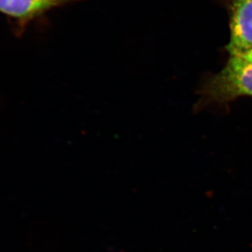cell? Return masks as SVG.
Masks as SVG:
<instances>
[{
  "instance_id": "cell-3",
  "label": "cell",
  "mask_w": 252,
  "mask_h": 252,
  "mask_svg": "<svg viewBox=\"0 0 252 252\" xmlns=\"http://www.w3.org/2000/svg\"><path fill=\"white\" fill-rule=\"evenodd\" d=\"M67 0H0V12L12 17H29Z\"/></svg>"
},
{
  "instance_id": "cell-1",
  "label": "cell",
  "mask_w": 252,
  "mask_h": 252,
  "mask_svg": "<svg viewBox=\"0 0 252 252\" xmlns=\"http://www.w3.org/2000/svg\"><path fill=\"white\" fill-rule=\"evenodd\" d=\"M199 106L225 104L243 96L252 97V62L230 56L223 70L201 85Z\"/></svg>"
},
{
  "instance_id": "cell-4",
  "label": "cell",
  "mask_w": 252,
  "mask_h": 252,
  "mask_svg": "<svg viewBox=\"0 0 252 252\" xmlns=\"http://www.w3.org/2000/svg\"><path fill=\"white\" fill-rule=\"evenodd\" d=\"M243 58H244V59H247V60H248V61L252 62V49L251 50V51L248 52V53H247V54H244V55H243Z\"/></svg>"
},
{
  "instance_id": "cell-2",
  "label": "cell",
  "mask_w": 252,
  "mask_h": 252,
  "mask_svg": "<svg viewBox=\"0 0 252 252\" xmlns=\"http://www.w3.org/2000/svg\"><path fill=\"white\" fill-rule=\"evenodd\" d=\"M230 56H243L252 49V0H228Z\"/></svg>"
}]
</instances>
